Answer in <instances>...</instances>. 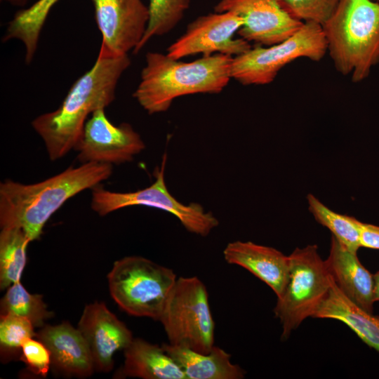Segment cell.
Returning <instances> with one entry per match:
<instances>
[{
    "mask_svg": "<svg viewBox=\"0 0 379 379\" xmlns=\"http://www.w3.org/2000/svg\"><path fill=\"white\" fill-rule=\"evenodd\" d=\"M11 314L29 321L34 327L43 326L53 314L48 310L41 295L30 293L20 281L13 284L1 301V314Z\"/></svg>",
    "mask_w": 379,
    "mask_h": 379,
    "instance_id": "cb8c5ba5",
    "label": "cell"
},
{
    "mask_svg": "<svg viewBox=\"0 0 379 379\" xmlns=\"http://www.w3.org/2000/svg\"><path fill=\"white\" fill-rule=\"evenodd\" d=\"M340 0H280L284 10L303 22L323 25L335 11Z\"/></svg>",
    "mask_w": 379,
    "mask_h": 379,
    "instance_id": "4316f807",
    "label": "cell"
},
{
    "mask_svg": "<svg viewBox=\"0 0 379 379\" xmlns=\"http://www.w3.org/2000/svg\"><path fill=\"white\" fill-rule=\"evenodd\" d=\"M215 12H232L240 16L244 25L238 34L250 41L272 46L297 32L303 22L293 18L280 0H220Z\"/></svg>",
    "mask_w": 379,
    "mask_h": 379,
    "instance_id": "4fadbf2b",
    "label": "cell"
},
{
    "mask_svg": "<svg viewBox=\"0 0 379 379\" xmlns=\"http://www.w3.org/2000/svg\"><path fill=\"white\" fill-rule=\"evenodd\" d=\"M159 321L168 343L201 353L214 346L215 323L208 293L197 277H179L165 302Z\"/></svg>",
    "mask_w": 379,
    "mask_h": 379,
    "instance_id": "8992f818",
    "label": "cell"
},
{
    "mask_svg": "<svg viewBox=\"0 0 379 379\" xmlns=\"http://www.w3.org/2000/svg\"><path fill=\"white\" fill-rule=\"evenodd\" d=\"M20 359L34 374L46 377L52 364L51 352L39 339L25 340L21 347Z\"/></svg>",
    "mask_w": 379,
    "mask_h": 379,
    "instance_id": "83f0119b",
    "label": "cell"
},
{
    "mask_svg": "<svg viewBox=\"0 0 379 379\" xmlns=\"http://www.w3.org/2000/svg\"><path fill=\"white\" fill-rule=\"evenodd\" d=\"M122 375L143 379H186L180 366L162 345L133 338L124 350Z\"/></svg>",
    "mask_w": 379,
    "mask_h": 379,
    "instance_id": "ffe728a7",
    "label": "cell"
},
{
    "mask_svg": "<svg viewBox=\"0 0 379 379\" xmlns=\"http://www.w3.org/2000/svg\"><path fill=\"white\" fill-rule=\"evenodd\" d=\"M145 148L140 135L127 124L114 125L105 109L91 114L74 147L82 164L98 162L120 164L131 161Z\"/></svg>",
    "mask_w": 379,
    "mask_h": 379,
    "instance_id": "8fae6325",
    "label": "cell"
},
{
    "mask_svg": "<svg viewBox=\"0 0 379 379\" xmlns=\"http://www.w3.org/2000/svg\"><path fill=\"white\" fill-rule=\"evenodd\" d=\"M374 279V300L379 302V271L373 274Z\"/></svg>",
    "mask_w": 379,
    "mask_h": 379,
    "instance_id": "f546056e",
    "label": "cell"
},
{
    "mask_svg": "<svg viewBox=\"0 0 379 379\" xmlns=\"http://www.w3.org/2000/svg\"><path fill=\"white\" fill-rule=\"evenodd\" d=\"M325 262L332 279L342 293L355 305L373 313L374 279L354 252L331 236L329 254Z\"/></svg>",
    "mask_w": 379,
    "mask_h": 379,
    "instance_id": "2e32d148",
    "label": "cell"
},
{
    "mask_svg": "<svg viewBox=\"0 0 379 379\" xmlns=\"http://www.w3.org/2000/svg\"><path fill=\"white\" fill-rule=\"evenodd\" d=\"M30 240L20 227H6L0 232V288L20 281L27 262Z\"/></svg>",
    "mask_w": 379,
    "mask_h": 379,
    "instance_id": "7402d4cb",
    "label": "cell"
},
{
    "mask_svg": "<svg viewBox=\"0 0 379 379\" xmlns=\"http://www.w3.org/2000/svg\"><path fill=\"white\" fill-rule=\"evenodd\" d=\"M308 208L314 219L328 228L337 240L348 249L357 252L361 221L354 217L339 214L326 206L314 195L307 196Z\"/></svg>",
    "mask_w": 379,
    "mask_h": 379,
    "instance_id": "603a6c76",
    "label": "cell"
},
{
    "mask_svg": "<svg viewBox=\"0 0 379 379\" xmlns=\"http://www.w3.org/2000/svg\"><path fill=\"white\" fill-rule=\"evenodd\" d=\"M359 245L360 247L379 250V226L361 222Z\"/></svg>",
    "mask_w": 379,
    "mask_h": 379,
    "instance_id": "f1b7e54d",
    "label": "cell"
},
{
    "mask_svg": "<svg viewBox=\"0 0 379 379\" xmlns=\"http://www.w3.org/2000/svg\"><path fill=\"white\" fill-rule=\"evenodd\" d=\"M288 259V281L274 308V315L282 325L281 338L284 340L305 319L312 317L332 282L317 245L296 248Z\"/></svg>",
    "mask_w": 379,
    "mask_h": 379,
    "instance_id": "52a82bcc",
    "label": "cell"
},
{
    "mask_svg": "<svg viewBox=\"0 0 379 379\" xmlns=\"http://www.w3.org/2000/svg\"><path fill=\"white\" fill-rule=\"evenodd\" d=\"M225 261L246 269L276 294H283L289 279V259L272 247L251 241L230 242L223 250Z\"/></svg>",
    "mask_w": 379,
    "mask_h": 379,
    "instance_id": "9a60e30c",
    "label": "cell"
},
{
    "mask_svg": "<svg viewBox=\"0 0 379 379\" xmlns=\"http://www.w3.org/2000/svg\"><path fill=\"white\" fill-rule=\"evenodd\" d=\"M59 0H38L29 8L19 10L8 22L4 42L20 40L25 48V62H32L41 31L51 9Z\"/></svg>",
    "mask_w": 379,
    "mask_h": 379,
    "instance_id": "44dd1931",
    "label": "cell"
},
{
    "mask_svg": "<svg viewBox=\"0 0 379 379\" xmlns=\"http://www.w3.org/2000/svg\"><path fill=\"white\" fill-rule=\"evenodd\" d=\"M8 2L9 4L18 6H23L26 4L27 0H1Z\"/></svg>",
    "mask_w": 379,
    "mask_h": 379,
    "instance_id": "4dcf8cb0",
    "label": "cell"
},
{
    "mask_svg": "<svg viewBox=\"0 0 379 379\" xmlns=\"http://www.w3.org/2000/svg\"><path fill=\"white\" fill-rule=\"evenodd\" d=\"M166 352L180 366L186 379H241L246 372L231 362V355L213 346L208 353H201L183 347L163 343Z\"/></svg>",
    "mask_w": 379,
    "mask_h": 379,
    "instance_id": "d6986e66",
    "label": "cell"
},
{
    "mask_svg": "<svg viewBox=\"0 0 379 379\" xmlns=\"http://www.w3.org/2000/svg\"><path fill=\"white\" fill-rule=\"evenodd\" d=\"M313 318L340 321L351 328L370 347L379 352V316L362 310L337 286L332 279L331 288Z\"/></svg>",
    "mask_w": 379,
    "mask_h": 379,
    "instance_id": "ac0fdd59",
    "label": "cell"
},
{
    "mask_svg": "<svg viewBox=\"0 0 379 379\" xmlns=\"http://www.w3.org/2000/svg\"><path fill=\"white\" fill-rule=\"evenodd\" d=\"M243 25V19L230 11L199 16L168 48L166 54L177 60L198 53L239 55L252 48L244 39L234 38Z\"/></svg>",
    "mask_w": 379,
    "mask_h": 379,
    "instance_id": "30bf717a",
    "label": "cell"
},
{
    "mask_svg": "<svg viewBox=\"0 0 379 379\" xmlns=\"http://www.w3.org/2000/svg\"><path fill=\"white\" fill-rule=\"evenodd\" d=\"M233 58L215 53L185 62L167 54L148 52L133 96L152 114L167 111L173 101L182 95L218 93L232 79Z\"/></svg>",
    "mask_w": 379,
    "mask_h": 379,
    "instance_id": "3957f363",
    "label": "cell"
},
{
    "mask_svg": "<svg viewBox=\"0 0 379 379\" xmlns=\"http://www.w3.org/2000/svg\"><path fill=\"white\" fill-rule=\"evenodd\" d=\"M322 28L336 70L354 83L366 79L379 63V2L340 0Z\"/></svg>",
    "mask_w": 379,
    "mask_h": 379,
    "instance_id": "277c9868",
    "label": "cell"
},
{
    "mask_svg": "<svg viewBox=\"0 0 379 379\" xmlns=\"http://www.w3.org/2000/svg\"><path fill=\"white\" fill-rule=\"evenodd\" d=\"M177 278L172 269L136 255L115 261L107 275L110 295L121 310L157 321Z\"/></svg>",
    "mask_w": 379,
    "mask_h": 379,
    "instance_id": "5b68a950",
    "label": "cell"
},
{
    "mask_svg": "<svg viewBox=\"0 0 379 379\" xmlns=\"http://www.w3.org/2000/svg\"><path fill=\"white\" fill-rule=\"evenodd\" d=\"M190 2L191 0H149L147 27L133 53H138L153 36H162L173 29L190 8Z\"/></svg>",
    "mask_w": 379,
    "mask_h": 379,
    "instance_id": "d4e9b609",
    "label": "cell"
},
{
    "mask_svg": "<svg viewBox=\"0 0 379 379\" xmlns=\"http://www.w3.org/2000/svg\"><path fill=\"white\" fill-rule=\"evenodd\" d=\"M130 64L128 54L111 56L99 51L93 66L74 83L59 107L32 121L51 161L74 149L87 117L115 99L118 81Z\"/></svg>",
    "mask_w": 379,
    "mask_h": 379,
    "instance_id": "6da1fadb",
    "label": "cell"
},
{
    "mask_svg": "<svg viewBox=\"0 0 379 379\" xmlns=\"http://www.w3.org/2000/svg\"><path fill=\"white\" fill-rule=\"evenodd\" d=\"M327 53V43L322 26L312 22L284 41L269 46H257L233 58L232 78L243 85H265L272 82L279 72L290 62L306 58L321 60Z\"/></svg>",
    "mask_w": 379,
    "mask_h": 379,
    "instance_id": "ba28073f",
    "label": "cell"
},
{
    "mask_svg": "<svg viewBox=\"0 0 379 379\" xmlns=\"http://www.w3.org/2000/svg\"><path fill=\"white\" fill-rule=\"evenodd\" d=\"M167 157L164 155L160 167L154 171L155 181L152 185L130 192H112L98 185L91 194V208L104 216L117 210L133 206H143L163 210L175 216L190 232L207 236L219 222L211 212H206L199 204L185 205L177 200L168 191L164 172Z\"/></svg>",
    "mask_w": 379,
    "mask_h": 379,
    "instance_id": "9c48e42d",
    "label": "cell"
},
{
    "mask_svg": "<svg viewBox=\"0 0 379 379\" xmlns=\"http://www.w3.org/2000/svg\"><path fill=\"white\" fill-rule=\"evenodd\" d=\"M112 170V164L88 162L36 183L5 180L0 184L1 228L20 227L30 241L38 239L51 215L68 199L99 185Z\"/></svg>",
    "mask_w": 379,
    "mask_h": 379,
    "instance_id": "7a4b0ae2",
    "label": "cell"
},
{
    "mask_svg": "<svg viewBox=\"0 0 379 379\" xmlns=\"http://www.w3.org/2000/svg\"><path fill=\"white\" fill-rule=\"evenodd\" d=\"M102 34L100 51L111 56L128 54L146 31L149 8L142 0H91Z\"/></svg>",
    "mask_w": 379,
    "mask_h": 379,
    "instance_id": "7c38bea8",
    "label": "cell"
},
{
    "mask_svg": "<svg viewBox=\"0 0 379 379\" xmlns=\"http://www.w3.org/2000/svg\"><path fill=\"white\" fill-rule=\"evenodd\" d=\"M36 337L49 350L52 364L60 372L85 378L95 370L88 346L77 328L68 322L44 326Z\"/></svg>",
    "mask_w": 379,
    "mask_h": 379,
    "instance_id": "e0dca14e",
    "label": "cell"
},
{
    "mask_svg": "<svg viewBox=\"0 0 379 379\" xmlns=\"http://www.w3.org/2000/svg\"><path fill=\"white\" fill-rule=\"evenodd\" d=\"M34 325L27 319L11 314H1L0 347L1 355L11 356L21 351L24 341L36 336Z\"/></svg>",
    "mask_w": 379,
    "mask_h": 379,
    "instance_id": "484cf974",
    "label": "cell"
},
{
    "mask_svg": "<svg viewBox=\"0 0 379 379\" xmlns=\"http://www.w3.org/2000/svg\"><path fill=\"white\" fill-rule=\"evenodd\" d=\"M77 328L90 350L95 370L109 372L113 368V356L132 342L133 334L103 302L87 305Z\"/></svg>",
    "mask_w": 379,
    "mask_h": 379,
    "instance_id": "5bb4252c",
    "label": "cell"
},
{
    "mask_svg": "<svg viewBox=\"0 0 379 379\" xmlns=\"http://www.w3.org/2000/svg\"><path fill=\"white\" fill-rule=\"evenodd\" d=\"M373 1H378V2H379V0H373Z\"/></svg>",
    "mask_w": 379,
    "mask_h": 379,
    "instance_id": "1f68e13d",
    "label": "cell"
}]
</instances>
